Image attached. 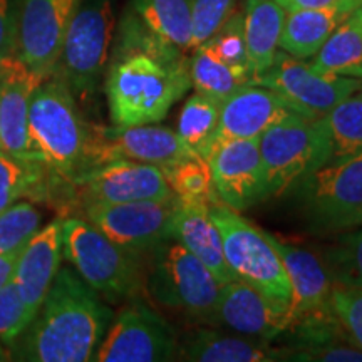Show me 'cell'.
I'll return each instance as SVG.
<instances>
[{
    "instance_id": "e0dca14e",
    "label": "cell",
    "mask_w": 362,
    "mask_h": 362,
    "mask_svg": "<svg viewBox=\"0 0 362 362\" xmlns=\"http://www.w3.org/2000/svg\"><path fill=\"white\" fill-rule=\"evenodd\" d=\"M292 116L305 115L265 86L253 83L242 86L220 104L218 128L203 158L206 160L216 144L232 139L260 138L272 126Z\"/></svg>"
},
{
    "instance_id": "9a60e30c",
    "label": "cell",
    "mask_w": 362,
    "mask_h": 362,
    "mask_svg": "<svg viewBox=\"0 0 362 362\" xmlns=\"http://www.w3.org/2000/svg\"><path fill=\"white\" fill-rule=\"evenodd\" d=\"M83 0H22L17 57L35 74L51 78L71 19Z\"/></svg>"
},
{
    "instance_id": "f35d334b",
    "label": "cell",
    "mask_w": 362,
    "mask_h": 362,
    "mask_svg": "<svg viewBox=\"0 0 362 362\" xmlns=\"http://www.w3.org/2000/svg\"><path fill=\"white\" fill-rule=\"evenodd\" d=\"M22 0H0V64L17 57Z\"/></svg>"
},
{
    "instance_id": "5b68a950",
    "label": "cell",
    "mask_w": 362,
    "mask_h": 362,
    "mask_svg": "<svg viewBox=\"0 0 362 362\" xmlns=\"http://www.w3.org/2000/svg\"><path fill=\"white\" fill-rule=\"evenodd\" d=\"M267 192L279 197L332 160V139L325 117L292 116L259 138Z\"/></svg>"
},
{
    "instance_id": "b9f144b4",
    "label": "cell",
    "mask_w": 362,
    "mask_h": 362,
    "mask_svg": "<svg viewBox=\"0 0 362 362\" xmlns=\"http://www.w3.org/2000/svg\"><path fill=\"white\" fill-rule=\"evenodd\" d=\"M356 11H357V13H359V16H361V19H362V4H361V6H359V7H357V8H356Z\"/></svg>"
},
{
    "instance_id": "e575fe53",
    "label": "cell",
    "mask_w": 362,
    "mask_h": 362,
    "mask_svg": "<svg viewBox=\"0 0 362 362\" xmlns=\"http://www.w3.org/2000/svg\"><path fill=\"white\" fill-rule=\"evenodd\" d=\"M211 51L218 56L225 64L233 67L240 74L250 78V66H248V51L245 39V21L243 11H233L225 24L220 27L210 40H206Z\"/></svg>"
},
{
    "instance_id": "8992f818",
    "label": "cell",
    "mask_w": 362,
    "mask_h": 362,
    "mask_svg": "<svg viewBox=\"0 0 362 362\" xmlns=\"http://www.w3.org/2000/svg\"><path fill=\"white\" fill-rule=\"evenodd\" d=\"M291 189L312 232L342 233L362 226V153L329 161Z\"/></svg>"
},
{
    "instance_id": "d6a6232c",
    "label": "cell",
    "mask_w": 362,
    "mask_h": 362,
    "mask_svg": "<svg viewBox=\"0 0 362 362\" xmlns=\"http://www.w3.org/2000/svg\"><path fill=\"white\" fill-rule=\"evenodd\" d=\"M320 257L332 275L334 285L349 288H362V226L339 233L320 252Z\"/></svg>"
},
{
    "instance_id": "8fae6325",
    "label": "cell",
    "mask_w": 362,
    "mask_h": 362,
    "mask_svg": "<svg viewBox=\"0 0 362 362\" xmlns=\"http://www.w3.org/2000/svg\"><path fill=\"white\" fill-rule=\"evenodd\" d=\"M175 329L141 298H129L94 352L98 362H165L176 357Z\"/></svg>"
},
{
    "instance_id": "ba28073f",
    "label": "cell",
    "mask_w": 362,
    "mask_h": 362,
    "mask_svg": "<svg viewBox=\"0 0 362 362\" xmlns=\"http://www.w3.org/2000/svg\"><path fill=\"white\" fill-rule=\"evenodd\" d=\"M115 30L111 0H83L71 19L52 76L61 79L76 101L96 94L106 71Z\"/></svg>"
},
{
    "instance_id": "f1b7e54d",
    "label": "cell",
    "mask_w": 362,
    "mask_h": 362,
    "mask_svg": "<svg viewBox=\"0 0 362 362\" xmlns=\"http://www.w3.org/2000/svg\"><path fill=\"white\" fill-rule=\"evenodd\" d=\"M189 79L194 93L214 99L218 104L232 96L242 86L252 83L250 78L225 64L206 42L193 49V57L189 61Z\"/></svg>"
},
{
    "instance_id": "7402d4cb",
    "label": "cell",
    "mask_w": 362,
    "mask_h": 362,
    "mask_svg": "<svg viewBox=\"0 0 362 362\" xmlns=\"http://www.w3.org/2000/svg\"><path fill=\"white\" fill-rule=\"evenodd\" d=\"M176 357L192 362H274L285 361V351L235 332L200 329L178 344Z\"/></svg>"
},
{
    "instance_id": "d4e9b609",
    "label": "cell",
    "mask_w": 362,
    "mask_h": 362,
    "mask_svg": "<svg viewBox=\"0 0 362 362\" xmlns=\"http://www.w3.org/2000/svg\"><path fill=\"white\" fill-rule=\"evenodd\" d=\"M287 11L275 0H247L243 21L252 81L269 69L279 52Z\"/></svg>"
},
{
    "instance_id": "277c9868",
    "label": "cell",
    "mask_w": 362,
    "mask_h": 362,
    "mask_svg": "<svg viewBox=\"0 0 362 362\" xmlns=\"http://www.w3.org/2000/svg\"><path fill=\"white\" fill-rule=\"evenodd\" d=\"M62 257L106 302H128L146 285V257L116 245L81 216L62 218Z\"/></svg>"
},
{
    "instance_id": "603a6c76",
    "label": "cell",
    "mask_w": 362,
    "mask_h": 362,
    "mask_svg": "<svg viewBox=\"0 0 362 362\" xmlns=\"http://www.w3.org/2000/svg\"><path fill=\"white\" fill-rule=\"evenodd\" d=\"M210 208L181 203L175 216L173 238L193 253L214 274L218 284L223 285L235 280V277L226 265L221 233L211 218Z\"/></svg>"
},
{
    "instance_id": "52a82bcc",
    "label": "cell",
    "mask_w": 362,
    "mask_h": 362,
    "mask_svg": "<svg viewBox=\"0 0 362 362\" xmlns=\"http://www.w3.org/2000/svg\"><path fill=\"white\" fill-rule=\"evenodd\" d=\"M210 215L221 233L225 260L233 277L252 285L274 304L291 310V280L264 230L225 205L211 206Z\"/></svg>"
},
{
    "instance_id": "4dcf8cb0",
    "label": "cell",
    "mask_w": 362,
    "mask_h": 362,
    "mask_svg": "<svg viewBox=\"0 0 362 362\" xmlns=\"http://www.w3.org/2000/svg\"><path fill=\"white\" fill-rule=\"evenodd\" d=\"M171 189L185 205H221L211 180L210 166L202 156H192L165 171Z\"/></svg>"
},
{
    "instance_id": "6da1fadb",
    "label": "cell",
    "mask_w": 362,
    "mask_h": 362,
    "mask_svg": "<svg viewBox=\"0 0 362 362\" xmlns=\"http://www.w3.org/2000/svg\"><path fill=\"white\" fill-rule=\"evenodd\" d=\"M111 319L103 297L72 267H61L37 314L13 341L11 359L93 361Z\"/></svg>"
},
{
    "instance_id": "d590c367",
    "label": "cell",
    "mask_w": 362,
    "mask_h": 362,
    "mask_svg": "<svg viewBox=\"0 0 362 362\" xmlns=\"http://www.w3.org/2000/svg\"><path fill=\"white\" fill-rule=\"evenodd\" d=\"M29 325L25 305L13 280L0 288V361L11 359L12 344Z\"/></svg>"
},
{
    "instance_id": "ab89813d",
    "label": "cell",
    "mask_w": 362,
    "mask_h": 362,
    "mask_svg": "<svg viewBox=\"0 0 362 362\" xmlns=\"http://www.w3.org/2000/svg\"><path fill=\"white\" fill-rule=\"evenodd\" d=\"M285 11H304V8H349L356 11L362 0H275Z\"/></svg>"
},
{
    "instance_id": "8d00e7d4",
    "label": "cell",
    "mask_w": 362,
    "mask_h": 362,
    "mask_svg": "<svg viewBox=\"0 0 362 362\" xmlns=\"http://www.w3.org/2000/svg\"><path fill=\"white\" fill-rule=\"evenodd\" d=\"M238 0H189L192 49L210 40L235 11Z\"/></svg>"
},
{
    "instance_id": "d6986e66",
    "label": "cell",
    "mask_w": 362,
    "mask_h": 362,
    "mask_svg": "<svg viewBox=\"0 0 362 362\" xmlns=\"http://www.w3.org/2000/svg\"><path fill=\"white\" fill-rule=\"evenodd\" d=\"M45 81L19 57L0 64V149L19 160L37 161L29 138V103Z\"/></svg>"
},
{
    "instance_id": "1f68e13d",
    "label": "cell",
    "mask_w": 362,
    "mask_h": 362,
    "mask_svg": "<svg viewBox=\"0 0 362 362\" xmlns=\"http://www.w3.org/2000/svg\"><path fill=\"white\" fill-rule=\"evenodd\" d=\"M218 119L220 104L203 94L194 93L181 107L176 133L198 156L203 158L218 128Z\"/></svg>"
},
{
    "instance_id": "4fadbf2b",
    "label": "cell",
    "mask_w": 362,
    "mask_h": 362,
    "mask_svg": "<svg viewBox=\"0 0 362 362\" xmlns=\"http://www.w3.org/2000/svg\"><path fill=\"white\" fill-rule=\"evenodd\" d=\"M76 197L90 203H129L175 197L165 171L133 160L106 161L74 181Z\"/></svg>"
},
{
    "instance_id": "4316f807",
    "label": "cell",
    "mask_w": 362,
    "mask_h": 362,
    "mask_svg": "<svg viewBox=\"0 0 362 362\" xmlns=\"http://www.w3.org/2000/svg\"><path fill=\"white\" fill-rule=\"evenodd\" d=\"M54 181L40 161L19 160L0 149V214L24 197L35 202L51 200Z\"/></svg>"
},
{
    "instance_id": "484cf974",
    "label": "cell",
    "mask_w": 362,
    "mask_h": 362,
    "mask_svg": "<svg viewBox=\"0 0 362 362\" xmlns=\"http://www.w3.org/2000/svg\"><path fill=\"white\" fill-rule=\"evenodd\" d=\"M129 12L161 42L192 51L189 0H131Z\"/></svg>"
},
{
    "instance_id": "7a4b0ae2",
    "label": "cell",
    "mask_w": 362,
    "mask_h": 362,
    "mask_svg": "<svg viewBox=\"0 0 362 362\" xmlns=\"http://www.w3.org/2000/svg\"><path fill=\"white\" fill-rule=\"evenodd\" d=\"M29 138L35 160L72 187L99 165L98 129L86 123L74 94L54 76L42 81L30 98Z\"/></svg>"
},
{
    "instance_id": "7c38bea8",
    "label": "cell",
    "mask_w": 362,
    "mask_h": 362,
    "mask_svg": "<svg viewBox=\"0 0 362 362\" xmlns=\"http://www.w3.org/2000/svg\"><path fill=\"white\" fill-rule=\"evenodd\" d=\"M252 83L279 93L309 117L325 116L334 106L362 88L361 79L317 71L310 62L284 51L275 54L269 69Z\"/></svg>"
},
{
    "instance_id": "2e32d148",
    "label": "cell",
    "mask_w": 362,
    "mask_h": 362,
    "mask_svg": "<svg viewBox=\"0 0 362 362\" xmlns=\"http://www.w3.org/2000/svg\"><path fill=\"white\" fill-rule=\"evenodd\" d=\"M208 324L272 342L288 332L293 319L291 310L274 304L252 285L235 279L220 287Z\"/></svg>"
},
{
    "instance_id": "74e56055",
    "label": "cell",
    "mask_w": 362,
    "mask_h": 362,
    "mask_svg": "<svg viewBox=\"0 0 362 362\" xmlns=\"http://www.w3.org/2000/svg\"><path fill=\"white\" fill-rule=\"evenodd\" d=\"M330 310L349 341L362 351V288L334 285L330 293Z\"/></svg>"
},
{
    "instance_id": "836d02e7",
    "label": "cell",
    "mask_w": 362,
    "mask_h": 362,
    "mask_svg": "<svg viewBox=\"0 0 362 362\" xmlns=\"http://www.w3.org/2000/svg\"><path fill=\"white\" fill-rule=\"evenodd\" d=\"M44 215L34 203L16 202L0 214V253L22 250L40 230Z\"/></svg>"
},
{
    "instance_id": "cb8c5ba5",
    "label": "cell",
    "mask_w": 362,
    "mask_h": 362,
    "mask_svg": "<svg viewBox=\"0 0 362 362\" xmlns=\"http://www.w3.org/2000/svg\"><path fill=\"white\" fill-rule=\"evenodd\" d=\"M352 12L354 11L339 7L287 11L279 49L302 61L314 57L336 27Z\"/></svg>"
},
{
    "instance_id": "ffe728a7",
    "label": "cell",
    "mask_w": 362,
    "mask_h": 362,
    "mask_svg": "<svg viewBox=\"0 0 362 362\" xmlns=\"http://www.w3.org/2000/svg\"><path fill=\"white\" fill-rule=\"evenodd\" d=\"M265 235L280 255L291 280L293 324L304 317L330 310L334 280L320 253L297 243L285 242L269 232Z\"/></svg>"
},
{
    "instance_id": "83f0119b",
    "label": "cell",
    "mask_w": 362,
    "mask_h": 362,
    "mask_svg": "<svg viewBox=\"0 0 362 362\" xmlns=\"http://www.w3.org/2000/svg\"><path fill=\"white\" fill-rule=\"evenodd\" d=\"M310 64L317 71L362 81V19L357 11L336 27Z\"/></svg>"
},
{
    "instance_id": "9c48e42d",
    "label": "cell",
    "mask_w": 362,
    "mask_h": 362,
    "mask_svg": "<svg viewBox=\"0 0 362 362\" xmlns=\"http://www.w3.org/2000/svg\"><path fill=\"white\" fill-rule=\"evenodd\" d=\"M146 285L158 304L210 322L220 287L218 280L178 240L170 238L148 255Z\"/></svg>"
},
{
    "instance_id": "ac0fdd59",
    "label": "cell",
    "mask_w": 362,
    "mask_h": 362,
    "mask_svg": "<svg viewBox=\"0 0 362 362\" xmlns=\"http://www.w3.org/2000/svg\"><path fill=\"white\" fill-rule=\"evenodd\" d=\"M198 156L176 131L163 126L143 124L129 128L98 129L99 165L112 160H133L155 165L163 171L180 161ZM98 165V166H99Z\"/></svg>"
},
{
    "instance_id": "30bf717a",
    "label": "cell",
    "mask_w": 362,
    "mask_h": 362,
    "mask_svg": "<svg viewBox=\"0 0 362 362\" xmlns=\"http://www.w3.org/2000/svg\"><path fill=\"white\" fill-rule=\"evenodd\" d=\"M180 205L176 194L166 200L90 203L84 206V215L116 245L148 259L158 245L173 238Z\"/></svg>"
},
{
    "instance_id": "5bb4252c",
    "label": "cell",
    "mask_w": 362,
    "mask_h": 362,
    "mask_svg": "<svg viewBox=\"0 0 362 362\" xmlns=\"http://www.w3.org/2000/svg\"><path fill=\"white\" fill-rule=\"evenodd\" d=\"M206 161L221 205L243 211L269 198L259 138L216 144Z\"/></svg>"
},
{
    "instance_id": "44dd1931",
    "label": "cell",
    "mask_w": 362,
    "mask_h": 362,
    "mask_svg": "<svg viewBox=\"0 0 362 362\" xmlns=\"http://www.w3.org/2000/svg\"><path fill=\"white\" fill-rule=\"evenodd\" d=\"M62 262V218L40 228L22 248L12 280L16 282L27 319H34L56 279Z\"/></svg>"
},
{
    "instance_id": "3957f363",
    "label": "cell",
    "mask_w": 362,
    "mask_h": 362,
    "mask_svg": "<svg viewBox=\"0 0 362 362\" xmlns=\"http://www.w3.org/2000/svg\"><path fill=\"white\" fill-rule=\"evenodd\" d=\"M192 88L189 62H166L148 54L115 57L106 78L112 124L117 128L155 124Z\"/></svg>"
},
{
    "instance_id": "f546056e",
    "label": "cell",
    "mask_w": 362,
    "mask_h": 362,
    "mask_svg": "<svg viewBox=\"0 0 362 362\" xmlns=\"http://www.w3.org/2000/svg\"><path fill=\"white\" fill-rule=\"evenodd\" d=\"M332 139V160L362 153V88L334 106L324 116Z\"/></svg>"
},
{
    "instance_id": "60d3db41",
    "label": "cell",
    "mask_w": 362,
    "mask_h": 362,
    "mask_svg": "<svg viewBox=\"0 0 362 362\" xmlns=\"http://www.w3.org/2000/svg\"><path fill=\"white\" fill-rule=\"evenodd\" d=\"M21 252L22 250L11 252V253H0V288L12 280L13 270H16Z\"/></svg>"
}]
</instances>
